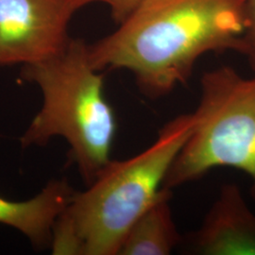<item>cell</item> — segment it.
<instances>
[{
    "instance_id": "1",
    "label": "cell",
    "mask_w": 255,
    "mask_h": 255,
    "mask_svg": "<svg viewBox=\"0 0 255 255\" xmlns=\"http://www.w3.org/2000/svg\"><path fill=\"white\" fill-rule=\"evenodd\" d=\"M246 0H166L136 10L118 29L88 45L98 71L125 69L150 99L166 96L209 52L242 54Z\"/></svg>"
},
{
    "instance_id": "2",
    "label": "cell",
    "mask_w": 255,
    "mask_h": 255,
    "mask_svg": "<svg viewBox=\"0 0 255 255\" xmlns=\"http://www.w3.org/2000/svg\"><path fill=\"white\" fill-rule=\"evenodd\" d=\"M193 126V113L175 118L144 151L111 160L85 191H75L55 223L53 255H119L129 229L161 191Z\"/></svg>"
},
{
    "instance_id": "3",
    "label": "cell",
    "mask_w": 255,
    "mask_h": 255,
    "mask_svg": "<svg viewBox=\"0 0 255 255\" xmlns=\"http://www.w3.org/2000/svg\"><path fill=\"white\" fill-rule=\"evenodd\" d=\"M21 78L36 83L43 95V105L20 138L21 145L44 146L52 137H63L89 185L111 161L117 119L104 96L103 75L90 62L88 45L71 39L59 54L24 65Z\"/></svg>"
},
{
    "instance_id": "4",
    "label": "cell",
    "mask_w": 255,
    "mask_h": 255,
    "mask_svg": "<svg viewBox=\"0 0 255 255\" xmlns=\"http://www.w3.org/2000/svg\"><path fill=\"white\" fill-rule=\"evenodd\" d=\"M201 88L191 134L163 187L172 190L228 166L246 174L255 192V76L221 66L203 74Z\"/></svg>"
},
{
    "instance_id": "5",
    "label": "cell",
    "mask_w": 255,
    "mask_h": 255,
    "mask_svg": "<svg viewBox=\"0 0 255 255\" xmlns=\"http://www.w3.org/2000/svg\"><path fill=\"white\" fill-rule=\"evenodd\" d=\"M77 10L69 0H0V66L37 64L62 52Z\"/></svg>"
},
{
    "instance_id": "6",
    "label": "cell",
    "mask_w": 255,
    "mask_h": 255,
    "mask_svg": "<svg viewBox=\"0 0 255 255\" xmlns=\"http://www.w3.org/2000/svg\"><path fill=\"white\" fill-rule=\"evenodd\" d=\"M188 251L203 255H255V214L236 183L221 187Z\"/></svg>"
},
{
    "instance_id": "7",
    "label": "cell",
    "mask_w": 255,
    "mask_h": 255,
    "mask_svg": "<svg viewBox=\"0 0 255 255\" xmlns=\"http://www.w3.org/2000/svg\"><path fill=\"white\" fill-rule=\"evenodd\" d=\"M64 180L49 182L36 197L12 201L0 197V223L18 230L36 247L51 244L55 223L74 195Z\"/></svg>"
},
{
    "instance_id": "8",
    "label": "cell",
    "mask_w": 255,
    "mask_h": 255,
    "mask_svg": "<svg viewBox=\"0 0 255 255\" xmlns=\"http://www.w3.org/2000/svg\"><path fill=\"white\" fill-rule=\"evenodd\" d=\"M172 193L162 187L128 232L119 255H168L182 243L170 208Z\"/></svg>"
},
{
    "instance_id": "9",
    "label": "cell",
    "mask_w": 255,
    "mask_h": 255,
    "mask_svg": "<svg viewBox=\"0 0 255 255\" xmlns=\"http://www.w3.org/2000/svg\"><path fill=\"white\" fill-rule=\"evenodd\" d=\"M255 73V0H246V30L243 36V51Z\"/></svg>"
},
{
    "instance_id": "10",
    "label": "cell",
    "mask_w": 255,
    "mask_h": 255,
    "mask_svg": "<svg viewBox=\"0 0 255 255\" xmlns=\"http://www.w3.org/2000/svg\"><path fill=\"white\" fill-rule=\"evenodd\" d=\"M90 4L100 2L107 5L113 18L118 24H121L130 17L139 9L145 0H89Z\"/></svg>"
},
{
    "instance_id": "11",
    "label": "cell",
    "mask_w": 255,
    "mask_h": 255,
    "mask_svg": "<svg viewBox=\"0 0 255 255\" xmlns=\"http://www.w3.org/2000/svg\"><path fill=\"white\" fill-rule=\"evenodd\" d=\"M164 1H166V0H145L144 3L142 4V6L138 9L150 8V7H153V6H156V5H158V4H161V3H163ZM138 9H137V10H138Z\"/></svg>"
},
{
    "instance_id": "12",
    "label": "cell",
    "mask_w": 255,
    "mask_h": 255,
    "mask_svg": "<svg viewBox=\"0 0 255 255\" xmlns=\"http://www.w3.org/2000/svg\"><path fill=\"white\" fill-rule=\"evenodd\" d=\"M72 1H77V0H72Z\"/></svg>"
}]
</instances>
